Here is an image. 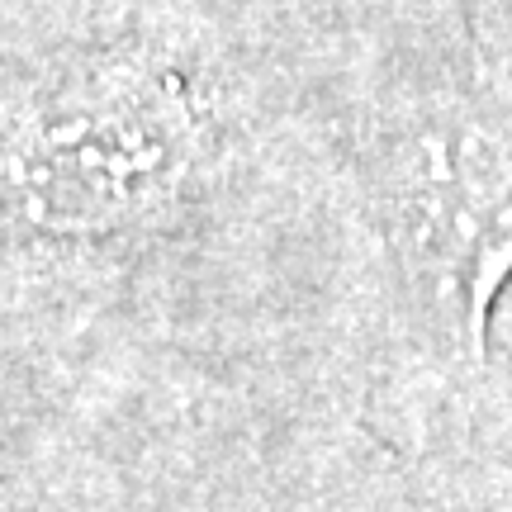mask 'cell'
I'll return each instance as SVG.
<instances>
[{
    "mask_svg": "<svg viewBox=\"0 0 512 512\" xmlns=\"http://www.w3.org/2000/svg\"><path fill=\"white\" fill-rule=\"evenodd\" d=\"M418 247L460 309L470 356L484 361L489 313L512 275V171L498 152L465 138L437 152L418 200Z\"/></svg>",
    "mask_w": 512,
    "mask_h": 512,
    "instance_id": "2",
    "label": "cell"
},
{
    "mask_svg": "<svg viewBox=\"0 0 512 512\" xmlns=\"http://www.w3.org/2000/svg\"><path fill=\"white\" fill-rule=\"evenodd\" d=\"M195 147L190 95L162 67L105 62L72 76L24 133L34 204H138L176 181Z\"/></svg>",
    "mask_w": 512,
    "mask_h": 512,
    "instance_id": "1",
    "label": "cell"
}]
</instances>
